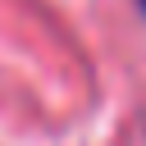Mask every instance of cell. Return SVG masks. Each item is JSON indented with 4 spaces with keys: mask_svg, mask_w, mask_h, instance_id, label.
<instances>
[{
    "mask_svg": "<svg viewBox=\"0 0 146 146\" xmlns=\"http://www.w3.org/2000/svg\"><path fill=\"white\" fill-rule=\"evenodd\" d=\"M137 5H141V14H146V0H137Z\"/></svg>",
    "mask_w": 146,
    "mask_h": 146,
    "instance_id": "cell-1",
    "label": "cell"
}]
</instances>
